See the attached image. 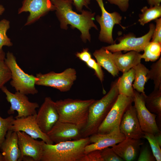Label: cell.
Returning <instances> with one entry per match:
<instances>
[{"instance_id": "e575fe53", "label": "cell", "mask_w": 161, "mask_h": 161, "mask_svg": "<svg viewBox=\"0 0 161 161\" xmlns=\"http://www.w3.org/2000/svg\"><path fill=\"white\" fill-rule=\"evenodd\" d=\"M79 161H103L101 155V150L91 151L84 155Z\"/></svg>"}, {"instance_id": "60d3db41", "label": "cell", "mask_w": 161, "mask_h": 161, "mask_svg": "<svg viewBox=\"0 0 161 161\" xmlns=\"http://www.w3.org/2000/svg\"><path fill=\"white\" fill-rule=\"evenodd\" d=\"M148 4L150 7L155 5H159L160 4L161 0H146Z\"/></svg>"}, {"instance_id": "3957f363", "label": "cell", "mask_w": 161, "mask_h": 161, "mask_svg": "<svg viewBox=\"0 0 161 161\" xmlns=\"http://www.w3.org/2000/svg\"><path fill=\"white\" fill-rule=\"evenodd\" d=\"M90 144L89 137L54 144L44 142L41 161H79L85 155V147Z\"/></svg>"}, {"instance_id": "2e32d148", "label": "cell", "mask_w": 161, "mask_h": 161, "mask_svg": "<svg viewBox=\"0 0 161 161\" xmlns=\"http://www.w3.org/2000/svg\"><path fill=\"white\" fill-rule=\"evenodd\" d=\"M89 137L90 144L85 147V155L94 150H101L107 147H112L126 139L124 135L120 132L119 127L109 133H96L90 136Z\"/></svg>"}, {"instance_id": "f546056e", "label": "cell", "mask_w": 161, "mask_h": 161, "mask_svg": "<svg viewBox=\"0 0 161 161\" xmlns=\"http://www.w3.org/2000/svg\"><path fill=\"white\" fill-rule=\"evenodd\" d=\"M10 27L9 21L3 19L0 21V50L4 46L8 47L13 46L11 39L7 35V32Z\"/></svg>"}, {"instance_id": "ac0fdd59", "label": "cell", "mask_w": 161, "mask_h": 161, "mask_svg": "<svg viewBox=\"0 0 161 161\" xmlns=\"http://www.w3.org/2000/svg\"><path fill=\"white\" fill-rule=\"evenodd\" d=\"M47 134L55 144L82 138L81 129L77 126L59 120Z\"/></svg>"}, {"instance_id": "f1b7e54d", "label": "cell", "mask_w": 161, "mask_h": 161, "mask_svg": "<svg viewBox=\"0 0 161 161\" xmlns=\"http://www.w3.org/2000/svg\"><path fill=\"white\" fill-rule=\"evenodd\" d=\"M143 138L146 139L151 146L152 152L157 161H161V141L155 135L144 132Z\"/></svg>"}, {"instance_id": "277c9868", "label": "cell", "mask_w": 161, "mask_h": 161, "mask_svg": "<svg viewBox=\"0 0 161 161\" xmlns=\"http://www.w3.org/2000/svg\"><path fill=\"white\" fill-rule=\"evenodd\" d=\"M95 100L67 98L56 101L58 120L74 124L81 130L87 123L89 107Z\"/></svg>"}, {"instance_id": "d4e9b609", "label": "cell", "mask_w": 161, "mask_h": 161, "mask_svg": "<svg viewBox=\"0 0 161 161\" xmlns=\"http://www.w3.org/2000/svg\"><path fill=\"white\" fill-rule=\"evenodd\" d=\"M145 106L151 112L161 118V89L154 90L145 98Z\"/></svg>"}, {"instance_id": "7a4b0ae2", "label": "cell", "mask_w": 161, "mask_h": 161, "mask_svg": "<svg viewBox=\"0 0 161 161\" xmlns=\"http://www.w3.org/2000/svg\"><path fill=\"white\" fill-rule=\"evenodd\" d=\"M119 95L116 79L112 83L108 92L100 99L95 100L90 106L87 123L81 130L82 138L97 133L99 127L115 102Z\"/></svg>"}, {"instance_id": "ee69618b", "label": "cell", "mask_w": 161, "mask_h": 161, "mask_svg": "<svg viewBox=\"0 0 161 161\" xmlns=\"http://www.w3.org/2000/svg\"><path fill=\"white\" fill-rule=\"evenodd\" d=\"M0 161H4L3 156L1 153H0Z\"/></svg>"}, {"instance_id": "8d00e7d4", "label": "cell", "mask_w": 161, "mask_h": 161, "mask_svg": "<svg viewBox=\"0 0 161 161\" xmlns=\"http://www.w3.org/2000/svg\"><path fill=\"white\" fill-rule=\"evenodd\" d=\"M156 25L152 36L151 41L161 43V18L154 20Z\"/></svg>"}, {"instance_id": "44dd1931", "label": "cell", "mask_w": 161, "mask_h": 161, "mask_svg": "<svg viewBox=\"0 0 161 161\" xmlns=\"http://www.w3.org/2000/svg\"><path fill=\"white\" fill-rule=\"evenodd\" d=\"M141 54L131 51L125 54L121 51L112 52V57L119 71L126 72L141 63Z\"/></svg>"}, {"instance_id": "9c48e42d", "label": "cell", "mask_w": 161, "mask_h": 161, "mask_svg": "<svg viewBox=\"0 0 161 161\" xmlns=\"http://www.w3.org/2000/svg\"><path fill=\"white\" fill-rule=\"evenodd\" d=\"M1 89L5 95L7 101L10 104L7 112L8 114H13L16 111L18 114L14 118H17L37 114L36 110L39 107L38 104L36 102L30 101L26 95L17 91L13 93L4 86Z\"/></svg>"}, {"instance_id": "ab89813d", "label": "cell", "mask_w": 161, "mask_h": 161, "mask_svg": "<svg viewBox=\"0 0 161 161\" xmlns=\"http://www.w3.org/2000/svg\"><path fill=\"white\" fill-rule=\"evenodd\" d=\"M73 4L75 6L77 10L81 12L84 7L89 8V5L90 4V0H72Z\"/></svg>"}, {"instance_id": "836d02e7", "label": "cell", "mask_w": 161, "mask_h": 161, "mask_svg": "<svg viewBox=\"0 0 161 161\" xmlns=\"http://www.w3.org/2000/svg\"><path fill=\"white\" fill-rule=\"evenodd\" d=\"M86 64L88 67L94 70L95 75L102 83L104 80V76L101 66L92 58Z\"/></svg>"}, {"instance_id": "8fae6325", "label": "cell", "mask_w": 161, "mask_h": 161, "mask_svg": "<svg viewBox=\"0 0 161 161\" xmlns=\"http://www.w3.org/2000/svg\"><path fill=\"white\" fill-rule=\"evenodd\" d=\"M101 12V16L97 15L95 19L100 27L99 39L101 42L110 44H114L112 31L115 24L120 25L122 17L118 12L110 13L105 9L103 0H95Z\"/></svg>"}, {"instance_id": "7bdbcfd3", "label": "cell", "mask_w": 161, "mask_h": 161, "mask_svg": "<svg viewBox=\"0 0 161 161\" xmlns=\"http://www.w3.org/2000/svg\"><path fill=\"white\" fill-rule=\"evenodd\" d=\"M5 11V8L2 5L0 4V16Z\"/></svg>"}, {"instance_id": "5bb4252c", "label": "cell", "mask_w": 161, "mask_h": 161, "mask_svg": "<svg viewBox=\"0 0 161 161\" xmlns=\"http://www.w3.org/2000/svg\"><path fill=\"white\" fill-rule=\"evenodd\" d=\"M36 120L42 132L47 134L59 120L55 102L46 97L37 113Z\"/></svg>"}, {"instance_id": "f35d334b", "label": "cell", "mask_w": 161, "mask_h": 161, "mask_svg": "<svg viewBox=\"0 0 161 161\" xmlns=\"http://www.w3.org/2000/svg\"><path fill=\"white\" fill-rule=\"evenodd\" d=\"M75 55L77 57L85 63L92 58L91 55L87 48L83 49L80 52H77Z\"/></svg>"}, {"instance_id": "484cf974", "label": "cell", "mask_w": 161, "mask_h": 161, "mask_svg": "<svg viewBox=\"0 0 161 161\" xmlns=\"http://www.w3.org/2000/svg\"><path fill=\"white\" fill-rule=\"evenodd\" d=\"M141 13L139 15L138 21L140 24L144 26L153 20L161 17V5H155L148 7L145 6L141 10Z\"/></svg>"}, {"instance_id": "ffe728a7", "label": "cell", "mask_w": 161, "mask_h": 161, "mask_svg": "<svg viewBox=\"0 0 161 161\" xmlns=\"http://www.w3.org/2000/svg\"><path fill=\"white\" fill-rule=\"evenodd\" d=\"M4 161H18L20 152L17 133L9 130L0 147Z\"/></svg>"}, {"instance_id": "4dcf8cb0", "label": "cell", "mask_w": 161, "mask_h": 161, "mask_svg": "<svg viewBox=\"0 0 161 161\" xmlns=\"http://www.w3.org/2000/svg\"><path fill=\"white\" fill-rule=\"evenodd\" d=\"M14 119L12 115L5 118H3L0 116V147L5 139L7 131L12 126Z\"/></svg>"}, {"instance_id": "e0dca14e", "label": "cell", "mask_w": 161, "mask_h": 161, "mask_svg": "<svg viewBox=\"0 0 161 161\" xmlns=\"http://www.w3.org/2000/svg\"><path fill=\"white\" fill-rule=\"evenodd\" d=\"M20 156L18 161H21L25 156L32 158L34 161H41L44 141L36 140L24 132H17Z\"/></svg>"}, {"instance_id": "d6986e66", "label": "cell", "mask_w": 161, "mask_h": 161, "mask_svg": "<svg viewBox=\"0 0 161 161\" xmlns=\"http://www.w3.org/2000/svg\"><path fill=\"white\" fill-rule=\"evenodd\" d=\"M140 139L126 138L112 148L123 161H131L136 158L143 143Z\"/></svg>"}, {"instance_id": "74e56055", "label": "cell", "mask_w": 161, "mask_h": 161, "mask_svg": "<svg viewBox=\"0 0 161 161\" xmlns=\"http://www.w3.org/2000/svg\"><path fill=\"white\" fill-rule=\"evenodd\" d=\"M111 4L117 6L122 12H126L129 7V0H106Z\"/></svg>"}, {"instance_id": "9a60e30c", "label": "cell", "mask_w": 161, "mask_h": 161, "mask_svg": "<svg viewBox=\"0 0 161 161\" xmlns=\"http://www.w3.org/2000/svg\"><path fill=\"white\" fill-rule=\"evenodd\" d=\"M119 129L126 138L138 140L143 138L144 132L141 128L134 105H130L124 114Z\"/></svg>"}, {"instance_id": "b9f144b4", "label": "cell", "mask_w": 161, "mask_h": 161, "mask_svg": "<svg viewBox=\"0 0 161 161\" xmlns=\"http://www.w3.org/2000/svg\"><path fill=\"white\" fill-rule=\"evenodd\" d=\"M6 54L2 49L0 50V62L4 61L5 58Z\"/></svg>"}, {"instance_id": "7c38bea8", "label": "cell", "mask_w": 161, "mask_h": 161, "mask_svg": "<svg viewBox=\"0 0 161 161\" xmlns=\"http://www.w3.org/2000/svg\"><path fill=\"white\" fill-rule=\"evenodd\" d=\"M36 114L15 118L9 130L16 132L23 131L35 139H40L47 144H53L47 134L39 127L36 120Z\"/></svg>"}, {"instance_id": "4fadbf2b", "label": "cell", "mask_w": 161, "mask_h": 161, "mask_svg": "<svg viewBox=\"0 0 161 161\" xmlns=\"http://www.w3.org/2000/svg\"><path fill=\"white\" fill-rule=\"evenodd\" d=\"M55 10V7L51 0H23L18 14L29 13L25 26L31 24L50 11Z\"/></svg>"}, {"instance_id": "603a6c76", "label": "cell", "mask_w": 161, "mask_h": 161, "mask_svg": "<svg viewBox=\"0 0 161 161\" xmlns=\"http://www.w3.org/2000/svg\"><path fill=\"white\" fill-rule=\"evenodd\" d=\"M135 78V71L132 68L123 73L117 78V87L119 94L132 97L134 92L132 83Z\"/></svg>"}, {"instance_id": "52a82bcc", "label": "cell", "mask_w": 161, "mask_h": 161, "mask_svg": "<svg viewBox=\"0 0 161 161\" xmlns=\"http://www.w3.org/2000/svg\"><path fill=\"white\" fill-rule=\"evenodd\" d=\"M133 102L132 97L119 94L115 102L99 127L97 133L108 134L119 127L124 114Z\"/></svg>"}, {"instance_id": "cb8c5ba5", "label": "cell", "mask_w": 161, "mask_h": 161, "mask_svg": "<svg viewBox=\"0 0 161 161\" xmlns=\"http://www.w3.org/2000/svg\"><path fill=\"white\" fill-rule=\"evenodd\" d=\"M135 71V78L132 86L134 89L140 93L145 94L144 86L149 80L148 75V69L144 64L141 63L133 68Z\"/></svg>"}, {"instance_id": "7402d4cb", "label": "cell", "mask_w": 161, "mask_h": 161, "mask_svg": "<svg viewBox=\"0 0 161 161\" xmlns=\"http://www.w3.org/2000/svg\"><path fill=\"white\" fill-rule=\"evenodd\" d=\"M93 55L97 62L113 76H117L118 70L112 57V52L103 47L96 50Z\"/></svg>"}, {"instance_id": "d6a6232c", "label": "cell", "mask_w": 161, "mask_h": 161, "mask_svg": "<svg viewBox=\"0 0 161 161\" xmlns=\"http://www.w3.org/2000/svg\"><path fill=\"white\" fill-rule=\"evenodd\" d=\"M101 155L103 161H123L112 148L107 147L101 150Z\"/></svg>"}, {"instance_id": "8992f818", "label": "cell", "mask_w": 161, "mask_h": 161, "mask_svg": "<svg viewBox=\"0 0 161 161\" xmlns=\"http://www.w3.org/2000/svg\"><path fill=\"white\" fill-rule=\"evenodd\" d=\"M36 76V85L51 87L64 92L70 89L76 79L77 72L74 69L69 68L61 72L39 73Z\"/></svg>"}, {"instance_id": "1f68e13d", "label": "cell", "mask_w": 161, "mask_h": 161, "mask_svg": "<svg viewBox=\"0 0 161 161\" xmlns=\"http://www.w3.org/2000/svg\"><path fill=\"white\" fill-rule=\"evenodd\" d=\"M11 72L4 61L0 62V89L11 80Z\"/></svg>"}, {"instance_id": "ba28073f", "label": "cell", "mask_w": 161, "mask_h": 161, "mask_svg": "<svg viewBox=\"0 0 161 161\" xmlns=\"http://www.w3.org/2000/svg\"><path fill=\"white\" fill-rule=\"evenodd\" d=\"M155 27V25L151 23L149 25V30L144 35L136 37L131 33L124 35L119 38V43L103 47L112 52L124 51H134L138 52L143 51L145 46L150 41Z\"/></svg>"}, {"instance_id": "5b68a950", "label": "cell", "mask_w": 161, "mask_h": 161, "mask_svg": "<svg viewBox=\"0 0 161 161\" xmlns=\"http://www.w3.org/2000/svg\"><path fill=\"white\" fill-rule=\"evenodd\" d=\"M4 61L11 72V86L16 91L25 95H34L38 92L36 89V76L25 72L17 63L13 53L8 51L6 54Z\"/></svg>"}, {"instance_id": "6da1fadb", "label": "cell", "mask_w": 161, "mask_h": 161, "mask_svg": "<svg viewBox=\"0 0 161 161\" xmlns=\"http://www.w3.org/2000/svg\"><path fill=\"white\" fill-rule=\"evenodd\" d=\"M55 7L56 14L60 22L61 28L66 30L68 25L73 28H76L80 32L82 41L90 42L89 30L92 28L98 30L94 22L95 13L83 10L79 14L72 10V0H51Z\"/></svg>"}, {"instance_id": "83f0119b", "label": "cell", "mask_w": 161, "mask_h": 161, "mask_svg": "<svg viewBox=\"0 0 161 161\" xmlns=\"http://www.w3.org/2000/svg\"><path fill=\"white\" fill-rule=\"evenodd\" d=\"M148 79L153 80L154 89H161V57L150 66L148 75Z\"/></svg>"}, {"instance_id": "4316f807", "label": "cell", "mask_w": 161, "mask_h": 161, "mask_svg": "<svg viewBox=\"0 0 161 161\" xmlns=\"http://www.w3.org/2000/svg\"><path fill=\"white\" fill-rule=\"evenodd\" d=\"M144 53L141 55L142 59L146 62H154L158 60L160 57L161 43L150 41L145 47Z\"/></svg>"}, {"instance_id": "30bf717a", "label": "cell", "mask_w": 161, "mask_h": 161, "mask_svg": "<svg viewBox=\"0 0 161 161\" xmlns=\"http://www.w3.org/2000/svg\"><path fill=\"white\" fill-rule=\"evenodd\" d=\"M146 94L140 93L134 89L132 97L137 117L143 131L157 135L161 133L156 123L157 115L150 112L146 108L145 98Z\"/></svg>"}, {"instance_id": "d590c367", "label": "cell", "mask_w": 161, "mask_h": 161, "mask_svg": "<svg viewBox=\"0 0 161 161\" xmlns=\"http://www.w3.org/2000/svg\"><path fill=\"white\" fill-rule=\"evenodd\" d=\"M156 159L153 154L150 151L148 148L145 147L141 150L138 161H155Z\"/></svg>"}]
</instances>
